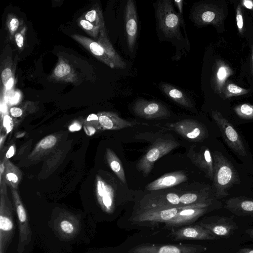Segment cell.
<instances>
[{
    "label": "cell",
    "instance_id": "5bb4252c",
    "mask_svg": "<svg viewBox=\"0 0 253 253\" xmlns=\"http://www.w3.org/2000/svg\"><path fill=\"white\" fill-rule=\"evenodd\" d=\"M53 227L59 237L64 239L70 240L75 237L79 233L81 222L75 215L63 212L54 220Z\"/></svg>",
    "mask_w": 253,
    "mask_h": 253
},
{
    "label": "cell",
    "instance_id": "f907efd6",
    "mask_svg": "<svg viewBox=\"0 0 253 253\" xmlns=\"http://www.w3.org/2000/svg\"></svg>",
    "mask_w": 253,
    "mask_h": 253
},
{
    "label": "cell",
    "instance_id": "9a60e30c",
    "mask_svg": "<svg viewBox=\"0 0 253 253\" xmlns=\"http://www.w3.org/2000/svg\"><path fill=\"white\" fill-rule=\"evenodd\" d=\"M125 24L126 42L130 52H133L138 31L137 17L134 2L128 0L125 6Z\"/></svg>",
    "mask_w": 253,
    "mask_h": 253
},
{
    "label": "cell",
    "instance_id": "bcb514c9",
    "mask_svg": "<svg viewBox=\"0 0 253 253\" xmlns=\"http://www.w3.org/2000/svg\"><path fill=\"white\" fill-rule=\"evenodd\" d=\"M244 5L248 9H252L253 7V2L251 0H244Z\"/></svg>",
    "mask_w": 253,
    "mask_h": 253
},
{
    "label": "cell",
    "instance_id": "681fc988",
    "mask_svg": "<svg viewBox=\"0 0 253 253\" xmlns=\"http://www.w3.org/2000/svg\"><path fill=\"white\" fill-rule=\"evenodd\" d=\"M0 253H3V252H0Z\"/></svg>",
    "mask_w": 253,
    "mask_h": 253
},
{
    "label": "cell",
    "instance_id": "44dd1931",
    "mask_svg": "<svg viewBox=\"0 0 253 253\" xmlns=\"http://www.w3.org/2000/svg\"><path fill=\"white\" fill-rule=\"evenodd\" d=\"M225 208L238 216H253V199L244 197H232L225 202Z\"/></svg>",
    "mask_w": 253,
    "mask_h": 253
},
{
    "label": "cell",
    "instance_id": "d6a6232c",
    "mask_svg": "<svg viewBox=\"0 0 253 253\" xmlns=\"http://www.w3.org/2000/svg\"><path fill=\"white\" fill-rule=\"evenodd\" d=\"M228 92L232 94L240 95L247 92V90L244 89L234 84H229L227 87Z\"/></svg>",
    "mask_w": 253,
    "mask_h": 253
},
{
    "label": "cell",
    "instance_id": "d590c367",
    "mask_svg": "<svg viewBox=\"0 0 253 253\" xmlns=\"http://www.w3.org/2000/svg\"><path fill=\"white\" fill-rule=\"evenodd\" d=\"M10 113L12 117L19 118L23 115L24 111L20 107H12L10 109Z\"/></svg>",
    "mask_w": 253,
    "mask_h": 253
},
{
    "label": "cell",
    "instance_id": "7402d4cb",
    "mask_svg": "<svg viewBox=\"0 0 253 253\" xmlns=\"http://www.w3.org/2000/svg\"><path fill=\"white\" fill-rule=\"evenodd\" d=\"M103 48L109 59L117 69H125L126 66V62L114 49L108 39L105 26L101 29L97 41Z\"/></svg>",
    "mask_w": 253,
    "mask_h": 253
},
{
    "label": "cell",
    "instance_id": "ba28073f",
    "mask_svg": "<svg viewBox=\"0 0 253 253\" xmlns=\"http://www.w3.org/2000/svg\"><path fill=\"white\" fill-rule=\"evenodd\" d=\"M212 118L218 126L229 147L238 156L242 157L247 156V153L244 143L232 125L219 112L213 111Z\"/></svg>",
    "mask_w": 253,
    "mask_h": 253
},
{
    "label": "cell",
    "instance_id": "2e32d148",
    "mask_svg": "<svg viewBox=\"0 0 253 253\" xmlns=\"http://www.w3.org/2000/svg\"><path fill=\"white\" fill-rule=\"evenodd\" d=\"M187 157L197 167L203 171L211 180L213 178V160L209 149L202 146L197 151L191 147L187 153Z\"/></svg>",
    "mask_w": 253,
    "mask_h": 253
},
{
    "label": "cell",
    "instance_id": "4fadbf2b",
    "mask_svg": "<svg viewBox=\"0 0 253 253\" xmlns=\"http://www.w3.org/2000/svg\"><path fill=\"white\" fill-rule=\"evenodd\" d=\"M166 126L183 137L192 141H198L206 137V129L200 123L194 120H182L167 124Z\"/></svg>",
    "mask_w": 253,
    "mask_h": 253
},
{
    "label": "cell",
    "instance_id": "4dcf8cb0",
    "mask_svg": "<svg viewBox=\"0 0 253 253\" xmlns=\"http://www.w3.org/2000/svg\"><path fill=\"white\" fill-rule=\"evenodd\" d=\"M237 114L245 119H253V105L243 104L237 106L235 109Z\"/></svg>",
    "mask_w": 253,
    "mask_h": 253
},
{
    "label": "cell",
    "instance_id": "ac0fdd59",
    "mask_svg": "<svg viewBox=\"0 0 253 253\" xmlns=\"http://www.w3.org/2000/svg\"><path fill=\"white\" fill-rule=\"evenodd\" d=\"M97 114L101 130H119L132 126L137 124L124 120L114 112L104 111Z\"/></svg>",
    "mask_w": 253,
    "mask_h": 253
},
{
    "label": "cell",
    "instance_id": "f35d334b",
    "mask_svg": "<svg viewBox=\"0 0 253 253\" xmlns=\"http://www.w3.org/2000/svg\"><path fill=\"white\" fill-rule=\"evenodd\" d=\"M227 76V71L224 67H220L217 73V78L219 81H223Z\"/></svg>",
    "mask_w": 253,
    "mask_h": 253
},
{
    "label": "cell",
    "instance_id": "603a6c76",
    "mask_svg": "<svg viewBox=\"0 0 253 253\" xmlns=\"http://www.w3.org/2000/svg\"><path fill=\"white\" fill-rule=\"evenodd\" d=\"M160 88L169 98L179 105L187 108L193 107L189 98L183 92L175 86L164 83L161 84Z\"/></svg>",
    "mask_w": 253,
    "mask_h": 253
},
{
    "label": "cell",
    "instance_id": "7dc6e473",
    "mask_svg": "<svg viewBox=\"0 0 253 253\" xmlns=\"http://www.w3.org/2000/svg\"><path fill=\"white\" fill-rule=\"evenodd\" d=\"M246 232L248 233L251 237L253 238V228L248 229L246 231Z\"/></svg>",
    "mask_w": 253,
    "mask_h": 253
},
{
    "label": "cell",
    "instance_id": "e0dca14e",
    "mask_svg": "<svg viewBox=\"0 0 253 253\" xmlns=\"http://www.w3.org/2000/svg\"><path fill=\"white\" fill-rule=\"evenodd\" d=\"M96 194L102 210L108 214L113 213L115 209L114 190L99 176H96Z\"/></svg>",
    "mask_w": 253,
    "mask_h": 253
},
{
    "label": "cell",
    "instance_id": "e575fe53",
    "mask_svg": "<svg viewBox=\"0 0 253 253\" xmlns=\"http://www.w3.org/2000/svg\"><path fill=\"white\" fill-rule=\"evenodd\" d=\"M12 71L9 68H6L3 70L1 73V81L3 85L5 86L9 80L12 78Z\"/></svg>",
    "mask_w": 253,
    "mask_h": 253
},
{
    "label": "cell",
    "instance_id": "b9f144b4",
    "mask_svg": "<svg viewBox=\"0 0 253 253\" xmlns=\"http://www.w3.org/2000/svg\"><path fill=\"white\" fill-rule=\"evenodd\" d=\"M237 25L239 29H242L243 26V20L242 14L238 13L236 16Z\"/></svg>",
    "mask_w": 253,
    "mask_h": 253
},
{
    "label": "cell",
    "instance_id": "7c38bea8",
    "mask_svg": "<svg viewBox=\"0 0 253 253\" xmlns=\"http://www.w3.org/2000/svg\"><path fill=\"white\" fill-rule=\"evenodd\" d=\"M168 237L173 241L217 239L209 230L197 223L171 229Z\"/></svg>",
    "mask_w": 253,
    "mask_h": 253
},
{
    "label": "cell",
    "instance_id": "ab89813d",
    "mask_svg": "<svg viewBox=\"0 0 253 253\" xmlns=\"http://www.w3.org/2000/svg\"><path fill=\"white\" fill-rule=\"evenodd\" d=\"M82 128V124L79 121H75L69 126L68 129L70 131L74 132L80 130Z\"/></svg>",
    "mask_w": 253,
    "mask_h": 253
},
{
    "label": "cell",
    "instance_id": "7a4b0ae2",
    "mask_svg": "<svg viewBox=\"0 0 253 253\" xmlns=\"http://www.w3.org/2000/svg\"><path fill=\"white\" fill-rule=\"evenodd\" d=\"M156 17L160 30L169 38L180 39V27L182 19L181 15L176 13L170 0L158 1L156 7Z\"/></svg>",
    "mask_w": 253,
    "mask_h": 253
},
{
    "label": "cell",
    "instance_id": "ffe728a7",
    "mask_svg": "<svg viewBox=\"0 0 253 253\" xmlns=\"http://www.w3.org/2000/svg\"><path fill=\"white\" fill-rule=\"evenodd\" d=\"M71 37L91 52L98 60L112 68L114 64L106 54L102 46L97 42L81 35H72Z\"/></svg>",
    "mask_w": 253,
    "mask_h": 253
},
{
    "label": "cell",
    "instance_id": "74e56055",
    "mask_svg": "<svg viewBox=\"0 0 253 253\" xmlns=\"http://www.w3.org/2000/svg\"><path fill=\"white\" fill-rule=\"evenodd\" d=\"M17 45L19 48H22L24 45L23 36L21 33H17L14 36Z\"/></svg>",
    "mask_w": 253,
    "mask_h": 253
},
{
    "label": "cell",
    "instance_id": "4316f807",
    "mask_svg": "<svg viewBox=\"0 0 253 253\" xmlns=\"http://www.w3.org/2000/svg\"><path fill=\"white\" fill-rule=\"evenodd\" d=\"M75 74L69 64L60 61L55 68L52 78L57 81L73 82L75 78Z\"/></svg>",
    "mask_w": 253,
    "mask_h": 253
},
{
    "label": "cell",
    "instance_id": "277c9868",
    "mask_svg": "<svg viewBox=\"0 0 253 253\" xmlns=\"http://www.w3.org/2000/svg\"><path fill=\"white\" fill-rule=\"evenodd\" d=\"M220 204L214 203L213 199L182 210L172 219L164 224V229H172L185 225L192 224L200 217L208 212L218 209Z\"/></svg>",
    "mask_w": 253,
    "mask_h": 253
},
{
    "label": "cell",
    "instance_id": "60d3db41",
    "mask_svg": "<svg viewBox=\"0 0 253 253\" xmlns=\"http://www.w3.org/2000/svg\"><path fill=\"white\" fill-rule=\"evenodd\" d=\"M15 151H16V148H15V145L14 144L11 145L9 147V149H8V150L7 151V152L6 153L5 158H6L7 159H9V158H11L12 157H13L14 156V155L15 153Z\"/></svg>",
    "mask_w": 253,
    "mask_h": 253
},
{
    "label": "cell",
    "instance_id": "83f0119b",
    "mask_svg": "<svg viewBox=\"0 0 253 253\" xmlns=\"http://www.w3.org/2000/svg\"><path fill=\"white\" fill-rule=\"evenodd\" d=\"M84 130L89 136L93 135L97 130H101L97 114H90L84 121Z\"/></svg>",
    "mask_w": 253,
    "mask_h": 253
},
{
    "label": "cell",
    "instance_id": "3957f363",
    "mask_svg": "<svg viewBox=\"0 0 253 253\" xmlns=\"http://www.w3.org/2000/svg\"><path fill=\"white\" fill-rule=\"evenodd\" d=\"M197 203L167 209L136 210L128 220L132 225L152 226L165 223L174 217L183 209L193 207Z\"/></svg>",
    "mask_w": 253,
    "mask_h": 253
},
{
    "label": "cell",
    "instance_id": "8fae6325",
    "mask_svg": "<svg viewBox=\"0 0 253 253\" xmlns=\"http://www.w3.org/2000/svg\"><path fill=\"white\" fill-rule=\"evenodd\" d=\"M132 110L136 116L146 119H162L170 116L169 111L163 104L143 99L134 102Z\"/></svg>",
    "mask_w": 253,
    "mask_h": 253
},
{
    "label": "cell",
    "instance_id": "52a82bcc",
    "mask_svg": "<svg viewBox=\"0 0 253 253\" xmlns=\"http://www.w3.org/2000/svg\"><path fill=\"white\" fill-rule=\"evenodd\" d=\"M205 246L193 244H160L144 243L130 249L128 253H202Z\"/></svg>",
    "mask_w": 253,
    "mask_h": 253
},
{
    "label": "cell",
    "instance_id": "8992f818",
    "mask_svg": "<svg viewBox=\"0 0 253 253\" xmlns=\"http://www.w3.org/2000/svg\"><path fill=\"white\" fill-rule=\"evenodd\" d=\"M179 145L177 142L172 140H157L138 162L136 169L143 174L144 177L147 176L152 170L155 162Z\"/></svg>",
    "mask_w": 253,
    "mask_h": 253
},
{
    "label": "cell",
    "instance_id": "1f68e13d",
    "mask_svg": "<svg viewBox=\"0 0 253 253\" xmlns=\"http://www.w3.org/2000/svg\"><path fill=\"white\" fill-rule=\"evenodd\" d=\"M1 122H2L1 125L3 126L6 134H7L13 128V120L8 114H6L1 119Z\"/></svg>",
    "mask_w": 253,
    "mask_h": 253
},
{
    "label": "cell",
    "instance_id": "836d02e7",
    "mask_svg": "<svg viewBox=\"0 0 253 253\" xmlns=\"http://www.w3.org/2000/svg\"><path fill=\"white\" fill-rule=\"evenodd\" d=\"M19 22L18 19L15 17H12L8 23V27L11 36H13L19 27Z\"/></svg>",
    "mask_w": 253,
    "mask_h": 253
},
{
    "label": "cell",
    "instance_id": "8d00e7d4",
    "mask_svg": "<svg viewBox=\"0 0 253 253\" xmlns=\"http://www.w3.org/2000/svg\"><path fill=\"white\" fill-rule=\"evenodd\" d=\"M20 93L18 91H15L8 98V102L10 105L17 104L20 101Z\"/></svg>",
    "mask_w": 253,
    "mask_h": 253
},
{
    "label": "cell",
    "instance_id": "d6986e66",
    "mask_svg": "<svg viewBox=\"0 0 253 253\" xmlns=\"http://www.w3.org/2000/svg\"><path fill=\"white\" fill-rule=\"evenodd\" d=\"M187 179L183 171H174L163 175L150 182L146 186V189L148 191H156L168 188L181 183Z\"/></svg>",
    "mask_w": 253,
    "mask_h": 253
},
{
    "label": "cell",
    "instance_id": "d4e9b609",
    "mask_svg": "<svg viewBox=\"0 0 253 253\" xmlns=\"http://www.w3.org/2000/svg\"><path fill=\"white\" fill-rule=\"evenodd\" d=\"M57 142L58 138L55 135L51 134L45 136L39 142L29 155V158H38L45 155L55 147Z\"/></svg>",
    "mask_w": 253,
    "mask_h": 253
},
{
    "label": "cell",
    "instance_id": "cb8c5ba5",
    "mask_svg": "<svg viewBox=\"0 0 253 253\" xmlns=\"http://www.w3.org/2000/svg\"><path fill=\"white\" fill-rule=\"evenodd\" d=\"M5 162V171L3 174L7 185L11 188H18L22 178V172L20 169L6 158L3 159Z\"/></svg>",
    "mask_w": 253,
    "mask_h": 253
},
{
    "label": "cell",
    "instance_id": "484cf974",
    "mask_svg": "<svg viewBox=\"0 0 253 253\" xmlns=\"http://www.w3.org/2000/svg\"><path fill=\"white\" fill-rule=\"evenodd\" d=\"M106 157L107 163L113 171L120 181L124 184L126 183V178L121 162L115 153L110 148L106 150Z\"/></svg>",
    "mask_w": 253,
    "mask_h": 253
},
{
    "label": "cell",
    "instance_id": "6da1fadb",
    "mask_svg": "<svg viewBox=\"0 0 253 253\" xmlns=\"http://www.w3.org/2000/svg\"><path fill=\"white\" fill-rule=\"evenodd\" d=\"M213 189L216 199H221L229 195L228 190L237 183L238 175L231 163L222 153H213Z\"/></svg>",
    "mask_w": 253,
    "mask_h": 253
},
{
    "label": "cell",
    "instance_id": "f1b7e54d",
    "mask_svg": "<svg viewBox=\"0 0 253 253\" xmlns=\"http://www.w3.org/2000/svg\"><path fill=\"white\" fill-rule=\"evenodd\" d=\"M84 17L85 19L100 29L105 27L102 13L99 8L88 11Z\"/></svg>",
    "mask_w": 253,
    "mask_h": 253
},
{
    "label": "cell",
    "instance_id": "5b68a950",
    "mask_svg": "<svg viewBox=\"0 0 253 253\" xmlns=\"http://www.w3.org/2000/svg\"><path fill=\"white\" fill-rule=\"evenodd\" d=\"M0 195V252L5 253L14 234L13 208L7 193Z\"/></svg>",
    "mask_w": 253,
    "mask_h": 253
},
{
    "label": "cell",
    "instance_id": "f546056e",
    "mask_svg": "<svg viewBox=\"0 0 253 253\" xmlns=\"http://www.w3.org/2000/svg\"><path fill=\"white\" fill-rule=\"evenodd\" d=\"M79 24L81 27L88 34L94 38L99 36L101 29L98 27L84 18H81L78 20Z\"/></svg>",
    "mask_w": 253,
    "mask_h": 253
},
{
    "label": "cell",
    "instance_id": "c3c4849f",
    "mask_svg": "<svg viewBox=\"0 0 253 253\" xmlns=\"http://www.w3.org/2000/svg\"><path fill=\"white\" fill-rule=\"evenodd\" d=\"M6 135H0V148H1V146H2V141L4 142V139H5V136Z\"/></svg>",
    "mask_w": 253,
    "mask_h": 253
},
{
    "label": "cell",
    "instance_id": "7bdbcfd3",
    "mask_svg": "<svg viewBox=\"0 0 253 253\" xmlns=\"http://www.w3.org/2000/svg\"><path fill=\"white\" fill-rule=\"evenodd\" d=\"M174 2L179 10V14H181L183 11V1L182 0H174Z\"/></svg>",
    "mask_w": 253,
    "mask_h": 253
},
{
    "label": "cell",
    "instance_id": "30bf717a",
    "mask_svg": "<svg viewBox=\"0 0 253 253\" xmlns=\"http://www.w3.org/2000/svg\"><path fill=\"white\" fill-rule=\"evenodd\" d=\"M13 204L16 212L19 226V242L18 252L21 253L32 238V233L29 218L26 209L21 201L16 189L11 188Z\"/></svg>",
    "mask_w": 253,
    "mask_h": 253
},
{
    "label": "cell",
    "instance_id": "f6af8a7d",
    "mask_svg": "<svg viewBox=\"0 0 253 253\" xmlns=\"http://www.w3.org/2000/svg\"><path fill=\"white\" fill-rule=\"evenodd\" d=\"M236 253H253V249L251 248H242Z\"/></svg>",
    "mask_w": 253,
    "mask_h": 253
},
{
    "label": "cell",
    "instance_id": "ee69618b",
    "mask_svg": "<svg viewBox=\"0 0 253 253\" xmlns=\"http://www.w3.org/2000/svg\"><path fill=\"white\" fill-rule=\"evenodd\" d=\"M14 84V79L13 77L11 78L7 82L5 87L6 90H9L11 88Z\"/></svg>",
    "mask_w": 253,
    "mask_h": 253
},
{
    "label": "cell",
    "instance_id": "9c48e42d",
    "mask_svg": "<svg viewBox=\"0 0 253 253\" xmlns=\"http://www.w3.org/2000/svg\"><path fill=\"white\" fill-rule=\"evenodd\" d=\"M196 223L209 230L217 239L229 238L238 228L233 216L204 217Z\"/></svg>",
    "mask_w": 253,
    "mask_h": 253
}]
</instances>
